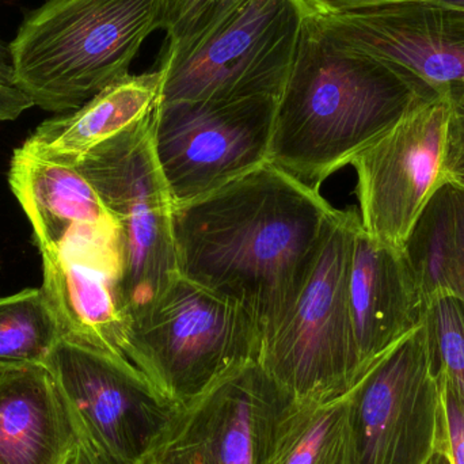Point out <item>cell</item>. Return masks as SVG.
<instances>
[{
  "label": "cell",
  "instance_id": "6da1fadb",
  "mask_svg": "<svg viewBox=\"0 0 464 464\" xmlns=\"http://www.w3.org/2000/svg\"><path fill=\"white\" fill-rule=\"evenodd\" d=\"M338 214L315 187L264 163L174 206L179 276L239 304L264 343L296 304Z\"/></svg>",
  "mask_w": 464,
  "mask_h": 464
},
{
  "label": "cell",
  "instance_id": "7a4b0ae2",
  "mask_svg": "<svg viewBox=\"0 0 464 464\" xmlns=\"http://www.w3.org/2000/svg\"><path fill=\"white\" fill-rule=\"evenodd\" d=\"M439 97L408 70L338 48L304 16L296 59L276 105L267 160L316 188Z\"/></svg>",
  "mask_w": 464,
  "mask_h": 464
},
{
  "label": "cell",
  "instance_id": "3957f363",
  "mask_svg": "<svg viewBox=\"0 0 464 464\" xmlns=\"http://www.w3.org/2000/svg\"><path fill=\"white\" fill-rule=\"evenodd\" d=\"M160 24V0H46L7 44L14 84L44 111H76L130 75Z\"/></svg>",
  "mask_w": 464,
  "mask_h": 464
},
{
  "label": "cell",
  "instance_id": "277c9868",
  "mask_svg": "<svg viewBox=\"0 0 464 464\" xmlns=\"http://www.w3.org/2000/svg\"><path fill=\"white\" fill-rule=\"evenodd\" d=\"M152 116L71 163L92 182L116 220L128 327L179 277L174 204L152 151Z\"/></svg>",
  "mask_w": 464,
  "mask_h": 464
},
{
  "label": "cell",
  "instance_id": "5b68a950",
  "mask_svg": "<svg viewBox=\"0 0 464 464\" xmlns=\"http://www.w3.org/2000/svg\"><path fill=\"white\" fill-rule=\"evenodd\" d=\"M262 334L237 303L179 276L130 324L122 353L173 403L189 400L246 362Z\"/></svg>",
  "mask_w": 464,
  "mask_h": 464
},
{
  "label": "cell",
  "instance_id": "8992f818",
  "mask_svg": "<svg viewBox=\"0 0 464 464\" xmlns=\"http://www.w3.org/2000/svg\"><path fill=\"white\" fill-rule=\"evenodd\" d=\"M359 214L340 211L304 289L262 343L258 362L294 400L330 401L368 372L360 367L349 310V269Z\"/></svg>",
  "mask_w": 464,
  "mask_h": 464
},
{
  "label": "cell",
  "instance_id": "52a82bcc",
  "mask_svg": "<svg viewBox=\"0 0 464 464\" xmlns=\"http://www.w3.org/2000/svg\"><path fill=\"white\" fill-rule=\"evenodd\" d=\"M303 24L297 0H246L187 48L162 52L160 103L278 100L296 59Z\"/></svg>",
  "mask_w": 464,
  "mask_h": 464
},
{
  "label": "cell",
  "instance_id": "ba28073f",
  "mask_svg": "<svg viewBox=\"0 0 464 464\" xmlns=\"http://www.w3.org/2000/svg\"><path fill=\"white\" fill-rule=\"evenodd\" d=\"M277 101L160 103L151 121L152 151L174 206L269 162Z\"/></svg>",
  "mask_w": 464,
  "mask_h": 464
},
{
  "label": "cell",
  "instance_id": "9c48e42d",
  "mask_svg": "<svg viewBox=\"0 0 464 464\" xmlns=\"http://www.w3.org/2000/svg\"><path fill=\"white\" fill-rule=\"evenodd\" d=\"M291 400L258 362H246L176 403L136 464H266Z\"/></svg>",
  "mask_w": 464,
  "mask_h": 464
},
{
  "label": "cell",
  "instance_id": "30bf717a",
  "mask_svg": "<svg viewBox=\"0 0 464 464\" xmlns=\"http://www.w3.org/2000/svg\"><path fill=\"white\" fill-rule=\"evenodd\" d=\"M440 384L425 324L352 390L354 464H427L436 452Z\"/></svg>",
  "mask_w": 464,
  "mask_h": 464
},
{
  "label": "cell",
  "instance_id": "8fae6325",
  "mask_svg": "<svg viewBox=\"0 0 464 464\" xmlns=\"http://www.w3.org/2000/svg\"><path fill=\"white\" fill-rule=\"evenodd\" d=\"M450 102L439 97L411 111L352 160L362 230L403 247L433 193L446 181Z\"/></svg>",
  "mask_w": 464,
  "mask_h": 464
},
{
  "label": "cell",
  "instance_id": "7c38bea8",
  "mask_svg": "<svg viewBox=\"0 0 464 464\" xmlns=\"http://www.w3.org/2000/svg\"><path fill=\"white\" fill-rule=\"evenodd\" d=\"M45 365L82 427L128 462L143 457L176 405L127 357L70 338Z\"/></svg>",
  "mask_w": 464,
  "mask_h": 464
},
{
  "label": "cell",
  "instance_id": "4fadbf2b",
  "mask_svg": "<svg viewBox=\"0 0 464 464\" xmlns=\"http://www.w3.org/2000/svg\"><path fill=\"white\" fill-rule=\"evenodd\" d=\"M305 19L338 48L398 65L464 105V10L411 0Z\"/></svg>",
  "mask_w": 464,
  "mask_h": 464
},
{
  "label": "cell",
  "instance_id": "5bb4252c",
  "mask_svg": "<svg viewBox=\"0 0 464 464\" xmlns=\"http://www.w3.org/2000/svg\"><path fill=\"white\" fill-rule=\"evenodd\" d=\"M41 256L43 289L64 337L124 356L128 319L117 226L90 228Z\"/></svg>",
  "mask_w": 464,
  "mask_h": 464
},
{
  "label": "cell",
  "instance_id": "9a60e30c",
  "mask_svg": "<svg viewBox=\"0 0 464 464\" xmlns=\"http://www.w3.org/2000/svg\"><path fill=\"white\" fill-rule=\"evenodd\" d=\"M348 296L362 372L427 316V299L403 248L376 240L362 225L354 235Z\"/></svg>",
  "mask_w": 464,
  "mask_h": 464
},
{
  "label": "cell",
  "instance_id": "2e32d148",
  "mask_svg": "<svg viewBox=\"0 0 464 464\" xmlns=\"http://www.w3.org/2000/svg\"><path fill=\"white\" fill-rule=\"evenodd\" d=\"M79 428L46 365L0 368V464H70Z\"/></svg>",
  "mask_w": 464,
  "mask_h": 464
},
{
  "label": "cell",
  "instance_id": "e0dca14e",
  "mask_svg": "<svg viewBox=\"0 0 464 464\" xmlns=\"http://www.w3.org/2000/svg\"><path fill=\"white\" fill-rule=\"evenodd\" d=\"M8 182L34 230L40 253L56 250L87 228L117 226L76 166L16 149Z\"/></svg>",
  "mask_w": 464,
  "mask_h": 464
},
{
  "label": "cell",
  "instance_id": "ac0fdd59",
  "mask_svg": "<svg viewBox=\"0 0 464 464\" xmlns=\"http://www.w3.org/2000/svg\"><path fill=\"white\" fill-rule=\"evenodd\" d=\"M165 70L125 76L83 106L41 122L22 149L72 163L103 141L130 130L154 113L162 101Z\"/></svg>",
  "mask_w": 464,
  "mask_h": 464
},
{
  "label": "cell",
  "instance_id": "d6986e66",
  "mask_svg": "<svg viewBox=\"0 0 464 464\" xmlns=\"http://www.w3.org/2000/svg\"><path fill=\"white\" fill-rule=\"evenodd\" d=\"M425 299L464 300V185L446 179L403 245Z\"/></svg>",
  "mask_w": 464,
  "mask_h": 464
},
{
  "label": "cell",
  "instance_id": "ffe728a7",
  "mask_svg": "<svg viewBox=\"0 0 464 464\" xmlns=\"http://www.w3.org/2000/svg\"><path fill=\"white\" fill-rule=\"evenodd\" d=\"M352 390L330 401L292 398L278 420L266 464H354Z\"/></svg>",
  "mask_w": 464,
  "mask_h": 464
},
{
  "label": "cell",
  "instance_id": "44dd1931",
  "mask_svg": "<svg viewBox=\"0 0 464 464\" xmlns=\"http://www.w3.org/2000/svg\"><path fill=\"white\" fill-rule=\"evenodd\" d=\"M63 337L43 288L0 297V368L45 365Z\"/></svg>",
  "mask_w": 464,
  "mask_h": 464
},
{
  "label": "cell",
  "instance_id": "7402d4cb",
  "mask_svg": "<svg viewBox=\"0 0 464 464\" xmlns=\"http://www.w3.org/2000/svg\"><path fill=\"white\" fill-rule=\"evenodd\" d=\"M424 324L439 373L464 402V300L447 295L433 297Z\"/></svg>",
  "mask_w": 464,
  "mask_h": 464
},
{
  "label": "cell",
  "instance_id": "603a6c76",
  "mask_svg": "<svg viewBox=\"0 0 464 464\" xmlns=\"http://www.w3.org/2000/svg\"><path fill=\"white\" fill-rule=\"evenodd\" d=\"M246 0H160L166 53H177L225 21Z\"/></svg>",
  "mask_w": 464,
  "mask_h": 464
},
{
  "label": "cell",
  "instance_id": "cb8c5ba5",
  "mask_svg": "<svg viewBox=\"0 0 464 464\" xmlns=\"http://www.w3.org/2000/svg\"><path fill=\"white\" fill-rule=\"evenodd\" d=\"M439 384L440 411L436 452L443 454L450 464H464V402L457 390L440 373Z\"/></svg>",
  "mask_w": 464,
  "mask_h": 464
},
{
  "label": "cell",
  "instance_id": "d4e9b609",
  "mask_svg": "<svg viewBox=\"0 0 464 464\" xmlns=\"http://www.w3.org/2000/svg\"><path fill=\"white\" fill-rule=\"evenodd\" d=\"M443 170L446 179L464 185V105L450 103Z\"/></svg>",
  "mask_w": 464,
  "mask_h": 464
},
{
  "label": "cell",
  "instance_id": "484cf974",
  "mask_svg": "<svg viewBox=\"0 0 464 464\" xmlns=\"http://www.w3.org/2000/svg\"><path fill=\"white\" fill-rule=\"evenodd\" d=\"M304 16H330L411 0H297Z\"/></svg>",
  "mask_w": 464,
  "mask_h": 464
},
{
  "label": "cell",
  "instance_id": "4316f807",
  "mask_svg": "<svg viewBox=\"0 0 464 464\" xmlns=\"http://www.w3.org/2000/svg\"><path fill=\"white\" fill-rule=\"evenodd\" d=\"M75 421L79 428V446L75 457L70 464H135L128 462L106 450L102 444L98 443L92 436L87 433L78 420L75 419Z\"/></svg>",
  "mask_w": 464,
  "mask_h": 464
},
{
  "label": "cell",
  "instance_id": "83f0119b",
  "mask_svg": "<svg viewBox=\"0 0 464 464\" xmlns=\"http://www.w3.org/2000/svg\"><path fill=\"white\" fill-rule=\"evenodd\" d=\"M33 102L15 84L0 81V122L18 119L24 111L32 108Z\"/></svg>",
  "mask_w": 464,
  "mask_h": 464
},
{
  "label": "cell",
  "instance_id": "f1b7e54d",
  "mask_svg": "<svg viewBox=\"0 0 464 464\" xmlns=\"http://www.w3.org/2000/svg\"><path fill=\"white\" fill-rule=\"evenodd\" d=\"M0 81L7 84H14L8 45L2 38H0Z\"/></svg>",
  "mask_w": 464,
  "mask_h": 464
},
{
  "label": "cell",
  "instance_id": "f546056e",
  "mask_svg": "<svg viewBox=\"0 0 464 464\" xmlns=\"http://www.w3.org/2000/svg\"><path fill=\"white\" fill-rule=\"evenodd\" d=\"M440 5H450V7L460 8L464 10V0H435Z\"/></svg>",
  "mask_w": 464,
  "mask_h": 464
},
{
  "label": "cell",
  "instance_id": "4dcf8cb0",
  "mask_svg": "<svg viewBox=\"0 0 464 464\" xmlns=\"http://www.w3.org/2000/svg\"><path fill=\"white\" fill-rule=\"evenodd\" d=\"M427 464H450L449 460H447V458L444 457L443 454H440V452H435V454L432 455V458H430V462Z\"/></svg>",
  "mask_w": 464,
  "mask_h": 464
}]
</instances>
